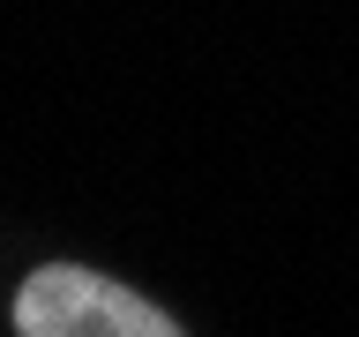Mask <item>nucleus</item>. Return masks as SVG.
I'll list each match as a JSON object with an SVG mask.
<instances>
[{
    "mask_svg": "<svg viewBox=\"0 0 359 337\" xmlns=\"http://www.w3.org/2000/svg\"><path fill=\"white\" fill-rule=\"evenodd\" d=\"M15 330L22 337H180V322L83 263H45L15 292Z\"/></svg>",
    "mask_w": 359,
    "mask_h": 337,
    "instance_id": "1",
    "label": "nucleus"
}]
</instances>
